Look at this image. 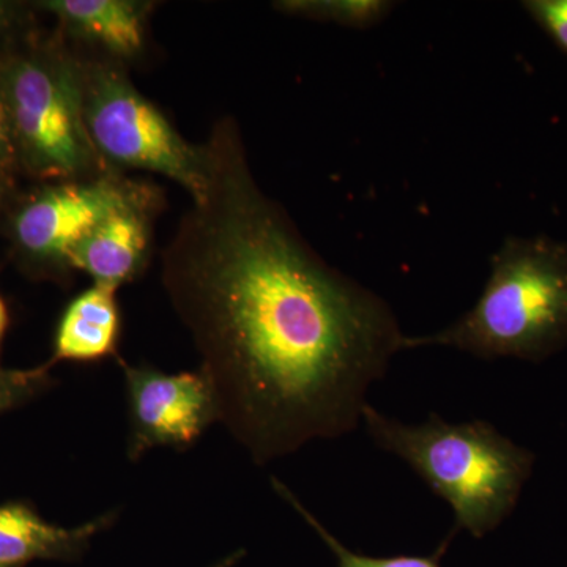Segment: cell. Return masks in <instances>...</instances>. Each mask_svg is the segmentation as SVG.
I'll use <instances>...</instances> for the list:
<instances>
[{
  "mask_svg": "<svg viewBox=\"0 0 567 567\" xmlns=\"http://www.w3.org/2000/svg\"><path fill=\"white\" fill-rule=\"evenodd\" d=\"M17 11V6H13V3L0 2V41L9 37L14 24L20 21Z\"/></svg>",
  "mask_w": 567,
  "mask_h": 567,
  "instance_id": "17",
  "label": "cell"
},
{
  "mask_svg": "<svg viewBox=\"0 0 567 567\" xmlns=\"http://www.w3.org/2000/svg\"><path fill=\"white\" fill-rule=\"evenodd\" d=\"M271 486H274L275 491L278 492L282 499H286V502L308 522L309 527L315 529L317 535L320 536V539L330 547V550L334 554L336 561H338L336 567H440V558L445 554L447 544H450L451 537H453L447 536L445 543H443L440 548H436L435 554L431 555V557H406V555H401V557L375 558L368 557V555L354 554V551L349 550L344 544L339 543V540L320 524L319 518L295 496L293 492L290 491L286 484H282L281 481L274 477V480H271Z\"/></svg>",
  "mask_w": 567,
  "mask_h": 567,
  "instance_id": "13",
  "label": "cell"
},
{
  "mask_svg": "<svg viewBox=\"0 0 567 567\" xmlns=\"http://www.w3.org/2000/svg\"><path fill=\"white\" fill-rule=\"evenodd\" d=\"M20 163L47 178L78 181L100 167L82 114L81 62L55 44L11 47L0 58Z\"/></svg>",
  "mask_w": 567,
  "mask_h": 567,
  "instance_id": "4",
  "label": "cell"
},
{
  "mask_svg": "<svg viewBox=\"0 0 567 567\" xmlns=\"http://www.w3.org/2000/svg\"><path fill=\"white\" fill-rule=\"evenodd\" d=\"M241 555H244V551H235L230 557L224 558L223 561L216 563V565L212 567H233L240 561Z\"/></svg>",
  "mask_w": 567,
  "mask_h": 567,
  "instance_id": "19",
  "label": "cell"
},
{
  "mask_svg": "<svg viewBox=\"0 0 567 567\" xmlns=\"http://www.w3.org/2000/svg\"><path fill=\"white\" fill-rule=\"evenodd\" d=\"M140 192V186L110 174L48 186L14 215L17 251L32 267L69 270L70 254L82 238Z\"/></svg>",
  "mask_w": 567,
  "mask_h": 567,
  "instance_id": "6",
  "label": "cell"
},
{
  "mask_svg": "<svg viewBox=\"0 0 567 567\" xmlns=\"http://www.w3.org/2000/svg\"><path fill=\"white\" fill-rule=\"evenodd\" d=\"M39 9L58 18L65 31L117 59H133L144 48L148 3L133 0H44Z\"/></svg>",
  "mask_w": 567,
  "mask_h": 567,
  "instance_id": "10",
  "label": "cell"
},
{
  "mask_svg": "<svg viewBox=\"0 0 567 567\" xmlns=\"http://www.w3.org/2000/svg\"><path fill=\"white\" fill-rule=\"evenodd\" d=\"M152 194L141 189L85 235L71 251L69 270L91 276L95 284L118 287L133 281L147 259Z\"/></svg>",
  "mask_w": 567,
  "mask_h": 567,
  "instance_id": "8",
  "label": "cell"
},
{
  "mask_svg": "<svg viewBox=\"0 0 567 567\" xmlns=\"http://www.w3.org/2000/svg\"><path fill=\"white\" fill-rule=\"evenodd\" d=\"M7 327H9V311L0 297V352H2L3 336H6Z\"/></svg>",
  "mask_w": 567,
  "mask_h": 567,
  "instance_id": "18",
  "label": "cell"
},
{
  "mask_svg": "<svg viewBox=\"0 0 567 567\" xmlns=\"http://www.w3.org/2000/svg\"><path fill=\"white\" fill-rule=\"evenodd\" d=\"M567 346V241L507 237L473 308L432 334L404 338V350L446 347L480 360L540 363Z\"/></svg>",
  "mask_w": 567,
  "mask_h": 567,
  "instance_id": "2",
  "label": "cell"
},
{
  "mask_svg": "<svg viewBox=\"0 0 567 567\" xmlns=\"http://www.w3.org/2000/svg\"><path fill=\"white\" fill-rule=\"evenodd\" d=\"M204 148L207 189L164 249L163 286L219 423L267 465L357 431L405 334L391 306L317 256L260 189L237 123L219 122Z\"/></svg>",
  "mask_w": 567,
  "mask_h": 567,
  "instance_id": "1",
  "label": "cell"
},
{
  "mask_svg": "<svg viewBox=\"0 0 567 567\" xmlns=\"http://www.w3.org/2000/svg\"><path fill=\"white\" fill-rule=\"evenodd\" d=\"M115 295V287L93 282L71 300L55 330L51 363H93L115 353L121 334Z\"/></svg>",
  "mask_w": 567,
  "mask_h": 567,
  "instance_id": "11",
  "label": "cell"
},
{
  "mask_svg": "<svg viewBox=\"0 0 567 567\" xmlns=\"http://www.w3.org/2000/svg\"><path fill=\"white\" fill-rule=\"evenodd\" d=\"M50 365L6 369L0 365V415L31 401L51 383Z\"/></svg>",
  "mask_w": 567,
  "mask_h": 567,
  "instance_id": "14",
  "label": "cell"
},
{
  "mask_svg": "<svg viewBox=\"0 0 567 567\" xmlns=\"http://www.w3.org/2000/svg\"><path fill=\"white\" fill-rule=\"evenodd\" d=\"M82 114L93 148L121 166L164 175L193 203L207 189L204 147L188 144L162 111L107 63H81Z\"/></svg>",
  "mask_w": 567,
  "mask_h": 567,
  "instance_id": "5",
  "label": "cell"
},
{
  "mask_svg": "<svg viewBox=\"0 0 567 567\" xmlns=\"http://www.w3.org/2000/svg\"><path fill=\"white\" fill-rule=\"evenodd\" d=\"M128 398L130 461L155 447L186 450L219 423L215 390L203 372L167 374L152 365L122 364Z\"/></svg>",
  "mask_w": 567,
  "mask_h": 567,
  "instance_id": "7",
  "label": "cell"
},
{
  "mask_svg": "<svg viewBox=\"0 0 567 567\" xmlns=\"http://www.w3.org/2000/svg\"><path fill=\"white\" fill-rule=\"evenodd\" d=\"M363 424L372 442L404 461L453 511V533L484 537L513 513L535 457L487 421L447 423L432 413L406 424L365 406Z\"/></svg>",
  "mask_w": 567,
  "mask_h": 567,
  "instance_id": "3",
  "label": "cell"
},
{
  "mask_svg": "<svg viewBox=\"0 0 567 567\" xmlns=\"http://www.w3.org/2000/svg\"><path fill=\"white\" fill-rule=\"evenodd\" d=\"M20 163L17 144H14L13 128H11L9 106L0 85V175H6Z\"/></svg>",
  "mask_w": 567,
  "mask_h": 567,
  "instance_id": "16",
  "label": "cell"
},
{
  "mask_svg": "<svg viewBox=\"0 0 567 567\" xmlns=\"http://www.w3.org/2000/svg\"><path fill=\"white\" fill-rule=\"evenodd\" d=\"M524 9L567 54V0H528Z\"/></svg>",
  "mask_w": 567,
  "mask_h": 567,
  "instance_id": "15",
  "label": "cell"
},
{
  "mask_svg": "<svg viewBox=\"0 0 567 567\" xmlns=\"http://www.w3.org/2000/svg\"><path fill=\"white\" fill-rule=\"evenodd\" d=\"M394 6L388 0H287L276 3V9L293 17L364 31L386 20Z\"/></svg>",
  "mask_w": 567,
  "mask_h": 567,
  "instance_id": "12",
  "label": "cell"
},
{
  "mask_svg": "<svg viewBox=\"0 0 567 567\" xmlns=\"http://www.w3.org/2000/svg\"><path fill=\"white\" fill-rule=\"evenodd\" d=\"M114 516L104 514L81 527L63 528L41 518L25 503L0 505V567L80 557L93 537L111 527Z\"/></svg>",
  "mask_w": 567,
  "mask_h": 567,
  "instance_id": "9",
  "label": "cell"
},
{
  "mask_svg": "<svg viewBox=\"0 0 567 567\" xmlns=\"http://www.w3.org/2000/svg\"><path fill=\"white\" fill-rule=\"evenodd\" d=\"M3 183H6L3 182V175H0V194L3 192Z\"/></svg>",
  "mask_w": 567,
  "mask_h": 567,
  "instance_id": "20",
  "label": "cell"
}]
</instances>
